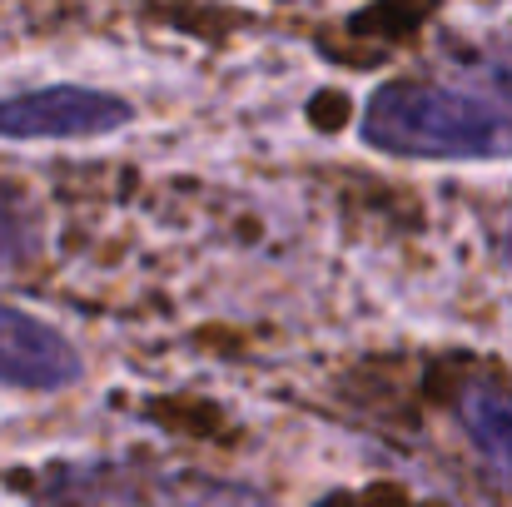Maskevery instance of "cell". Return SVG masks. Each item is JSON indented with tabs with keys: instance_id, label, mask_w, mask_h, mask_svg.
I'll list each match as a JSON object with an SVG mask.
<instances>
[{
	"instance_id": "1",
	"label": "cell",
	"mask_w": 512,
	"mask_h": 507,
	"mask_svg": "<svg viewBox=\"0 0 512 507\" xmlns=\"http://www.w3.org/2000/svg\"><path fill=\"white\" fill-rule=\"evenodd\" d=\"M363 145L408 160H498L512 150V130L483 100L428 85L393 80L378 85L358 120Z\"/></svg>"
},
{
	"instance_id": "2",
	"label": "cell",
	"mask_w": 512,
	"mask_h": 507,
	"mask_svg": "<svg viewBox=\"0 0 512 507\" xmlns=\"http://www.w3.org/2000/svg\"><path fill=\"white\" fill-rule=\"evenodd\" d=\"M60 507H264L259 493L214 483V478H179L145 468H75L55 483Z\"/></svg>"
},
{
	"instance_id": "3",
	"label": "cell",
	"mask_w": 512,
	"mask_h": 507,
	"mask_svg": "<svg viewBox=\"0 0 512 507\" xmlns=\"http://www.w3.org/2000/svg\"><path fill=\"white\" fill-rule=\"evenodd\" d=\"M135 120V110L90 85H45L0 95V140H100Z\"/></svg>"
},
{
	"instance_id": "4",
	"label": "cell",
	"mask_w": 512,
	"mask_h": 507,
	"mask_svg": "<svg viewBox=\"0 0 512 507\" xmlns=\"http://www.w3.org/2000/svg\"><path fill=\"white\" fill-rule=\"evenodd\" d=\"M80 378L75 343L45 319L0 304V383L25 393H55Z\"/></svg>"
},
{
	"instance_id": "5",
	"label": "cell",
	"mask_w": 512,
	"mask_h": 507,
	"mask_svg": "<svg viewBox=\"0 0 512 507\" xmlns=\"http://www.w3.org/2000/svg\"><path fill=\"white\" fill-rule=\"evenodd\" d=\"M463 428L473 438V448L488 458V468L498 473V483L512 488V393L493 383H473L458 403Z\"/></svg>"
},
{
	"instance_id": "6",
	"label": "cell",
	"mask_w": 512,
	"mask_h": 507,
	"mask_svg": "<svg viewBox=\"0 0 512 507\" xmlns=\"http://www.w3.org/2000/svg\"><path fill=\"white\" fill-rule=\"evenodd\" d=\"M35 249V214H30V199L0 179V269L30 259Z\"/></svg>"
},
{
	"instance_id": "7",
	"label": "cell",
	"mask_w": 512,
	"mask_h": 507,
	"mask_svg": "<svg viewBox=\"0 0 512 507\" xmlns=\"http://www.w3.org/2000/svg\"><path fill=\"white\" fill-rule=\"evenodd\" d=\"M488 75H493L498 95H503V100H512V45H508V50H498V55L488 60Z\"/></svg>"
},
{
	"instance_id": "8",
	"label": "cell",
	"mask_w": 512,
	"mask_h": 507,
	"mask_svg": "<svg viewBox=\"0 0 512 507\" xmlns=\"http://www.w3.org/2000/svg\"><path fill=\"white\" fill-rule=\"evenodd\" d=\"M498 249H503V259L512 264V209H508V219H503V229H498Z\"/></svg>"
}]
</instances>
